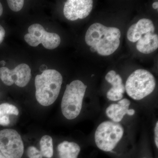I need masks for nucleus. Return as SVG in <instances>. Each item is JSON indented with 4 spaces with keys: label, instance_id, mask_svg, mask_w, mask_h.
<instances>
[{
    "label": "nucleus",
    "instance_id": "obj_14",
    "mask_svg": "<svg viewBox=\"0 0 158 158\" xmlns=\"http://www.w3.org/2000/svg\"><path fill=\"white\" fill-rule=\"evenodd\" d=\"M59 158H78L81 152L80 146L73 142L64 141L57 147Z\"/></svg>",
    "mask_w": 158,
    "mask_h": 158
},
{
    "label": "nucleus",
    "instance_id": "obj_20",
    "mask_svg": "<svg viewBox=\"0 0 158 158\" xmlns=\"http://www.w3.org/2000/svg\"><path fill=\"white\" fill-rule=\"evenodd\" d=\"M6 35L5 29L0 25V44L3 42Z\"/></svg>",
    "mask_w": 158,
    "mask_h": 158
},
{
    "label": "nucleus",
    "instance_id": "obj_5",
    "mask_svg": "<svg viewBox=\"0 0 158 158\" xmlns=\"http://www.w3.org/2000/svg\"><path fill=\"white\" fill-rule=\"evenodd\" d=\"M156 86V81L148 71L138 69L130 75L126 83L125 90L135 100H140L152 93Z\"/></svg>",
    "mask_w": 158,
    "mask_h": 158
},
{
    "label": "nucleus",
    "instance_id": "obj_4",
    "mask_svg": "<svg viewBox=\"0 0 158 158\" xmlns=\"http://www.w3.org/2000/svg\"><path fill=\"white\" fill-rule=\"evenodd\" d=\"M87 88L80 80H75L66 85L61 102V110L67 119H74L81 113Z\"/></svg>",
    "mask_w": 158,
    "mask_h": 158
},
{
    "label": "nucleus",
    "instance_id": "obj_2",
    "mask_svg": "<svg viewBox=\"0 0 158 158\" xmlns=\"http://www.w3.org/2000/svg\"><path fill=\"white\" fill-rule=\"evenodd\" d=\"M62 75L58 71L47 69L35 77L36 99L44 106L52 104L59 96L62 83Z\"/></svg>",
    "mask_w": 158,
    "mask_h": 158
},
{
    "label": "nucleus",
    "instance_id": "obj_13",
    "mask_svg": "<svg viewBox=\"0 0 158 158\" xmlns=\"http://www.w3.org/2000/svg\"><path fill=\"white\" fill-rule=\"evenodd\" d=\"M137 42L136 48L139 52L150 54L158 48V36L154 33H148L142 36Z\"/></svg>",
    "mask_w": 158,
    "mask_h": 158
},
{
    "label": "nucleus",
    "instance_id": "obj_12",
    "mask_svg": "<svg viewBox=\"0 0 158 158\" xmlns=\"http://www.w3.org/2000/svg\"><path fill=\"white\" fill-rule=\"evenodd\" d=\"M154 31L155 27L152 21L148 19H142L129 28L127 39L131 42H136L144 34L154 33Z\"/></svg>",
    "mask_w": 158,
    "mask_h": 158
},
{
    "label": "nucleus",
    "instance_id": "obj_21",
    "mask_svg": "<svg viewBox=\"0 0 158 158\" xmlns=\"http://www.w3.org/2000/svg\"><path fill=\"white\" fill-rule=\"evenodd\" d=\"M152 7L154 9H158V2H154L152 4Z\"/></svg>",
    "mask_w": 158,
    "mask_h": 158
},
{
    "label": "nucleus",
    "instance_id": "obj_24",
    "mask_svg": "<svg viewBox=\"0 0 158 158\" xmlns=\"http://www.w3.org/2000/svg\"><path fill=\"white\" fill-rule=\"evenodd\" d=\"M6 62H5V61H1V62H0V64H1V65H3V66H4L5 65H6Z\"/></svg>",
    "mask_w": 158,
    "mask_h": 158
},
{
    "label": "nucleus",
    "instance_id": "obj_9",
    "mask_svg": "<svg viewBox=\"0 0 158 158\" xmlns=\"http://www.w3.org/2000/svg\"><path fill=\"white\" fill-rule=\"evenodd\" d=\"M93 4L92 0H68L64 5L63 13L69 20L83 19L90 14Z\"/></svg>",
    "mask_w": 158,
    "mask_h": 158
},
{
    "label": "nucleus",
    "instance_id": "obj_15",
    "mask_svg": "<svg viewBox=\"0 0 158 158\" xmlns=\"http://www.w3.org/2000/svg\"><path fill=\"white\" fill-rule=\"evenodd\" d=\"M40 152L43 157L51 158L53 156V145L52 137L48 135L43 136L40 141Z\"/></svg>",
    "mask_w": 158,
    "mask_h": 158
},
{
    "label": "nucleus",
    "instance_id": "obj_8",
    "mask_svg": "<svg viewBox=\"0 0 158 158\" xmlns=\"http://www.w3.org/2000/svg\"><path fill=\"white\" fill-rule=\"evenodd\" d=\"M31 77V68L24 63L19 64L13 69L5 66L0 68V79L7 86L15 84L18 87L23 88L27 85Z\"/></svg>",
    "mask_w": 158,
    "mask_h": 158
},
{
    "label": "nucleus",
    "instance_id": "obj_18",
    "mask_svg": "<svg viewBox=\"0 0 158 158\" xmlns=\"http://www.w3.org/2000/svg\"><path fill=\"white\" fill-rule=\"evenodd\" d=\"M27 155L29 158H42L40 151L34 146H30L27 149Z\"/></svg>",
    "mask_w": 158,
    "mask_h": 158
},
{
    "label": "nucleus",
    "instance_id": "obj_17",
    "mask_svg": "<svg viewBox=\"0 0 158 158\" xmlns=\"http://www.w3.org/2000/svg\"><path fill=\"white\" fill-rule=\"evenodd\" d=\"M7 2L9 8L15 12L21 10L24 3V1L23 0H9Z\"/></svg>",
    "mask_w": 158,
    "mask_h": 158
},
{
    "label": "nucleus",
    "instance_id": "obj_3",
    "mask_svg": "<svg viewBox=\"0 0 158 158\" xmlns=\"http://www.w3.org/2000/svg\"><path fill=\"white\" fill-rule=\"evenodd\" d=\"M124 133V128L118 123L112 121L103 122L95 131V144L101 150L116 155L115 149Z\"/></svg>",
    "mask_w": 158,
    "mask_h": 158
},
{
    "label": "nucleus",
    "instance_id": "obj_11",
    "mask_svg": "<svg viewBox=\"0 0 158 158\" xmlns=\"http://www.w3.org/2000/svg\"><path fill=\"white\" fill-rule=\"evenodd\" d=\"M106 81L112 85V88L107 93L108 99L113 101L121 100L125 91V86L123 84L122 79L120 75L114 70L109 71L105 77Z\"/></svg>",
    "mask_w": 158,
    "mask_h": 158
},
{
    "label": "nucleus",
    "instance_id": "obj_25",
    "mask_svg": "<svg viewBox=\"0 0 158 158\" xmlns=\"http://www.w3.org/2000/svg\"><path fill=\"white\" fill-rule=\"evenodd\" d=\"M0 158H6V157L5 156L2 154V153L1 152H0Z\"/></svg>",
    "mask_w": 158,
    "mask_h": 158
},
{
    "label": "nucleus",
    "instance_id": "obj_19",
    "mask_svg": "<svg viewBox=\"0 0 158 158\" xmlns=\"http://www.w3.org/2000/svg\"><path fill=\"white\" fill-rule=\"evenodd\" d=\"M155 134V142L156 147L158 148V122H157L156 123L155 127L154 129Z\"/></svg>",
    "mask_w": 158,
    "mask_h": 158
},
{
    "label": "nucleus",
    "instance_id": "obj_6",
    "mask_svg": "<svg viewBox=\"0 0 158 158\" xmlns=\"http://www.w3.org/2000/svg\"><path fill=\"white\" fill-rule=\"evenodd\" d=\"M28 33L24 36L26 42L29 45L37 47L42 44L48 49L57 48L61 43L60 36L56 33H49L39 23H34L29 27Z\"/></svg>",
    "mask_w": 158,
    "mask_h": 158
},
{
    "label": "nucleus",
    "instance_id": "obj_22",
    "mask_svg": "<svg viewBox=\"0 0 158 158\" xmlns=\"http://www.w3.org/2000/svg\"><path fill=\"white\" fill-rule=\"evenodd\" d=\"M40 70L41 72H43L44 71L47 69V66H46L45 65H41V66H40Z\"/></svg>",
    "mask_w": 158,
    "mask_h": 158
},
{
    "label": "nucleus",
    "instance_id": "obj_10",
    "mask_svg": "<svg viewBox=\"0 0 158 158\" xmlns=\"http://www.w3.org/2000/svg\"><path fill=\"white\" fill-rule=\"evenodd\" d=\"M131 102L126 98L122 99L117 104L110 105L106 110L107 116L116 123H119L123 119L126 114L133 116L135 114V110L129 109Z\"/></svg>",
    "mask_w": 158,
    "mask_h": 158
},
{
    "label": "nucleus",
    "instance_id": "obj_26",
    "mask_svg": "<svg viewBox=\"0 0 158 158\" xmlns=\"http://www.w3.org/2000/svg\"><path fill=\"white\" fill-rule=\"evenodd\" d=\"M141 158H149L147 156H142L141 157Z\"/></svg>",
    "mask_w": 158,
    "mask_h": 158
},
{
    "label": "nucleus",
    "instance_id": "obj_1",
    "mask_svg": "<svg viewBox=\"0 0 158 158\" xmlns=\"http://www.w3.org/2000/svg\"><path fill=\"white\" fill-rule=\"evenodd\" d=\"M121 32L119 29L94 23L89 27L85 35L86 44L90 50L102 56L112 55L120 44Z\"/></svg>",
    "mask_w": 158,
    "mask_h": 158
},
{
    "label": "nucleus",
    "instance_id": "obj_16",
    "mask_svg": "<svg viewBox=\"0 0 158 158\" xmlns=\"http://www.w3.org/2000/svg\"><path fill=\"white\" fill-rule=\"evenodd\" d=\"M19 113L18 109L14 105L7 103L0 105V116H9L11 115L18 116Z\"/></svg>",
    "mask_w": 158,
    "mask_h": 158
},
{
    "label": "nucleus",
    "instance_id": "obj_23",
    "mask_svg": "<svg viewBox=\"0 0 158 158\" xmlns=\"http://www.w3.org/2000/svg\"><path fill=\"white\" fill-rule=\"evenodd\" d=\"M3 7L2 6V4H1V3L0 2V16H1V15H2V14L3 13Z\"/></svg>",
    "mask_w": 158,
    "mask_h": 158
},
{
    "label": "nucleus",
    "instance_id": "obj_7",
    "mask_svg": "<svg viewBox=\"0 0 158 158\" xmlns=\"http://www.w3.org/2000/svg\"><path fill=\"white\" fill-rule=\"evenodd\" d=\"M0 152L6 158H21L24 145L20 135L11 129L0 131Z\"/></svg>",
    "mask_w": 158,
    "mask_h": 158
}]
</instances>
